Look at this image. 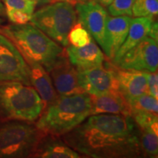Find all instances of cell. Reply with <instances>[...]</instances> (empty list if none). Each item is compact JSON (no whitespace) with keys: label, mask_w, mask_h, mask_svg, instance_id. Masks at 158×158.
Listing matches in <instances>:
<instances>
[{"label":"cell","mask_w":158,"mask_h":158,"mask_svg":"<svg viewBox=\"0 0 158 158\" xmlns=\"http://www.w3.org/2000/svg\"><path fill=\"white\" fill-rule=\"evenodd\" d=\"M130 115L140 130H150L158 134L157 115L139 110H130Z\"/></svg>","instance_id":"cell-21"},{"label":"cell","mask_w":158,"mask_h":158,"mask_svg":"<svg viewBox=\"0 0 158 158\" xmlns=\"http://www.w3.org/2000/svg\"><path fill=\"white\" fill-rule=\"evenodd\" d=\"M57 2H68L71 4V5H75L76 3H78V2H80L81 0H56Z\"/></svg>","instance_id":"cell-32"},{"label":"cell","mask_w":158,"mask_h":158,"mask_svg":"<svg viewBox=\"0 0 158 158\" xmlns=\"http://www.w3.org/2000/svg\"><path fill=\"white\" fill-rule=\"evenodd\" d=\"M91 115L109 114L130 115L127 100L119 91H113L101 95H91Z\"/></svg>","instance_id":"cell-16"},{"label":"cell","mask_w":158,"mask_h":158,"mask_svg":"<svg viewBox=\"0 0 158 158\" xmlns=\"http://www.w3.org/2000/svg\"><path fill=\"white\" fill-rule=\"evenodd\" d=\"M79 22L87 30L100 47L106 50V24L108 16L105 7L97 1H80L76 5Z\"/></svg>","instance_id":"cell-9"},{"label":"cell","mask_w":158,"mask_h":158,"mask_svg":"<svg viewBox=\"0 0 158 158\" xmlns=\"http://www.w3.org/2000/svg\"><path fill=\"white\" fill-rule=\"evenodd\" d=\"M155 19L152 17H135L132 19L127 35L123 44L116 52L111 62L115 63L146 37H148L152 23Z\"/></svg>","instance_id":"cell-18"},{"label":"cell","mask_w":158,"mask_h":158,"mask_svg":"<svg viewBox=\"0 0 158 158\" xmlns=\"http://www.w3.org/2000/svg\"><path fill=\"white\" fill-rule=\"evenodd\" d=\"M45 108L33 86L19 81L0 83V121L35 122Z\"/></svg>","instance_id":"cell-4"},{"label":"cell","mask_w":158,"mask_h":158,"mask_svg":"<svg viewBox=\"0 0 158 158\" xmlns=\"http://www.w3.org/2000/svg\"><path fill=\"white\" fill-rule=\"evenodd\" d=\"M32 157L78 158L81 156L69 147L61 137L44 133L37 143Z\"/></svg>","instance_id":"cell-15"},{"label":"cell","mask_w":158,"mask_h":158,"mask_svg":"<svg viewBox=\"0 0 158 158\" xmlns=\"http://www.w3.org/2000/svg\"><path fill=\"white\" fill-rule=\"evenodd\" d=\"M139 129V128H138ZM140 145L143 157H157L158 138L157 133L150 130H140Z\"/></svg>","instance_id":"cell-20"},{"label":"cell","mask_w":158,"mask_h":158,"mask_svg":"<svg viewBox=\"0 0 158 158\" xmlns=\"http://www.w3.org/2000/svg\"><path fill=\"white\" fill-rule=\"evenodd\" d=\"M19 81L31 85L27 62L15 45L0 34V83Z\"/></svg>","instance_id":"cell-7"},{"label":"cell","mask_w":158,"mask_h":158,"mask_svg":"<svg viewBox=\"0 0 158 158\" xmlns=\"http://www.w3.org/2000/svg\"><path fill=\"white\" fill-rule=\"evenodd\" d=\"M128 106L130 110H139L147 112L157 115L158 102L157 99L154 98L149 94H142L138 97L132 98H127Z\"/></svg>","instance_id":"cell-19"},{"label":"cell","mask_w":158,"mask_h":158,"mask_svg":"<svg viewBox=\"0 0 158 158\" xmlns=\"http://www.w3.org/2000/svg\"><path fill=\"white\" fill-rule=\"evenodd\" d=\"M91 95L81 92L58 95L45 106L36 126L43 133L62 137L91 115Z\"/></svg>","instance_id":"cell-2"},{"label":"cell","mask_w":158,"mask_h":158,"mask_svg":"<svg viewBox=\"0 0 158 158\" xmlns=\"http://www.w3.org/2000/svg\"><path fill=\"white\" fill-rule=\"evenodd\" d=\"M135 0H114L108 6V12L110 15H129L132 16V7Z\"/></svg>","instance_id":"cell-24"},{"label":"cell","mask_w":158,"mask_h":158,"mask_svg":"<svg viewBox=\"0 0 158 158\" xmlns=\"http://www.w3.org/2000/svg\"><path fill=\"white\" fill-rule=\"evenodd\" d=\"M149 94L154 98H158V75L156 72H146Z\"/></svg>","instance_id":"cell-27"},{"label":"cell","mask_w":158,"mask_h":158,"mask_svg":"<svg viewBox=\"0 0 158 158\" xmlns=\"http://www.w3.org/2000/svg\"><path fill=\"white\" fill-rule=\"evenodd\" d=\"M31 1H34L37 5H46L57 2L56 0H31Z\"/></svg>","instance_id":"cell-29"},{"label":"cell","mask_w":158,"mask_h":158,"mask_svg":"<svg viewBox=\"0 0 158 158\" xmlns=\"http://www.w3.org/2000/svg\"><path fill=\"white\" fill-rule=\"evenodd\" d=\"M48 73L58 95L84 92L79 86L77 69L70 62L66 53L57 60Z\"/></svg>","instance_id":"cell-11"},{"label":"cell","mask_w":158,"mask_h":158,"mask_svg":"<svg viewBox=\"0 0 158 158\" xmlns=\"http://www.w3.org/2000/svg\"><path fill=\"white\" fill-rule=\"evenodd\" d=\"M158 13L157 0H135L132 7V16L152 17L155 19Z\"/></svg>","instance_id":"cell-22"},{"label":"cell","mask_w":158,"mask_h":158,"mask_svg":"<svg viewBox=\"0 0 158 158\" xmlns=\"http://www.w3.org/2000/svg\"><path fill=\"white\" fill-rule=\"evenodd\" d=\"M157 21H154L152 23L151 28H150L149 35H148V37H151L152 39L155 40V41L158 40V30H157Z\"/></svg>","instance_id":"cell-28"},{"label":"cell","mask_w":158,"mask_h":158,"mask_svg":"<svg viewBox=\"0 0 158 158\" xmlns=\"http://www.w3.org/2000/svg\"><path fill=\"white\" fill-rule=\"evenodd\" d=\"M65 53L71 64L79 70L101 66L105 61L103 53L94 40L82 47L69 44L66 46Z\"/></svg>","instance_id":"cell-14"},{"label":"cell","mask_w":158,"mask_h":158,"mask_svg":"<svg viewBox=\"0 0 158 158\" xmlns=\"http://www.w3.org/2000/svg\"><path fill=\"white\" fill-rule=\"evenodd\" d=\"M77 18L73 5L56 2L34 12L29 22L58 44L66 47L69 45L68 34L77 22Z\"/></svg>","instance_id":"cell-6"},{"label":"cell","mask_w":158,"mask_h":158,"mask_svg":"<svg viewBox=\"0 0 158 158\" xmlns=\"http://www.w3.org/2000/svg\"><path fill=\"white\" fill-rule=\"evenodd\" d=\"M44 133L33 122L9 120L0 123V158L32 157Z\"/></svg>","instance_id":"cell-5"},{"label":"cell","mask_w":158,"mask_h":158,"mask_svg":"<svg viewBox=\"0 0 158 158\" xmlns=\"http://www.w3.org/2000/svg\"><path fill=\"white\" fill-rule=\"evenodd\" d=\"M68 39L69 44L76 47L84 46L93 40L87 30L79 21L75 23L70 29Z\"/></svg>","instance_id":"cell-23"},{"label":"cell","mask_w":158,"mask_h":158,"mask_svg":"<svg viewBox=\"0 0 158 158\" xmlns=\"http://www.w3.org/2000/svg\"><path fill=\"white\" fill-rule=\"evenodd\" d=\"M98 1L99 2V3H100V5H102L104 7H108L110 4L113 2L114 0H98Z\"/></svg>","instance_id":"cell-31"},{"label":"cell","mask_w":158,"mask_h":158,"mask_svg":"<svg viewBox=\"0 0 158 158\" xmlns=\"http://www.w3.org/2000/svg\"><path fill=\"white\" fill-rule=\"evenodd\" d=\"M118 85V91L125 99L149 94L146 71L125 70L111 65Z\"/></svg>","instance_id":"cell-12"},{"label":"cell","mask_w":158,"mask_h":158,"mask_svg":"<svg viewBox=\"0 0 158 158\" xmlns=\"http://www.w3.org/2000/svg\"><path fill=\"white\" fill-rule=\"evenodd\" d=\"M0 34L15 45L26 62L38 63L49 72L65 49L31 23L1 27Z\"/></svg>","instance_id":"cell-3"},{"label":"cell","mask_w":158,"mask_h":158,"mask_svg":"<svg viewBox=\"0 0 158 158\" xmlns=\"http://www.w3.org/2000/svg\"><path fill=\"white\" fill-rule=\"evenodd\" d=\"M6 9L17 10L32 15L34 13L36 3L31 0H2Z\"/></svg>","instance_id":"cell-25"},{"label":"cell","mask_w":158,"mask_h":158,"mask_svg":"<svg viewBox=\"0 0 158 158\" xmlns=\"http://www.w3.org/2000/svg\"><path fill=\"white\" fill-rule=\"evenodd\" d=\"M29 67V79L33 86L42 99L45 106L52 102L58 97L50 75L41 64L33 62H26Z\"/></svg>","instance_id":"cell-17"},{"label":"cell","mask_w":158,"mask_h":158,"mask_svg":"<svg viewBox=\"0 0 158 158\" xmlns=\"http://www.w3.org/2000/svg\"><path fill=\"white\" fill-rule=\"evenodd\" d=\"M129 15H108L106 24V50L105 54L112 60L125 40L131 23Z\"/></svg>","instance_id":"cell-13"},{"label":"cell","mask_w":158,"mask_h":158,"mask_svg":"<svg viewBox=\"0 0 158 158\" xmlns=\"http://www.w3.org/2000/svg\"><path fill=\"white\" fill-rule=\"evenodd\" d=\"M61 138L69 147L86 157H143L139 129L130 115H90Z\"/></svg>","instance_id":"cell-1"},{"label":"cell","mask_w":158,"mask_h":158,"mask_svg":"<svg viewBox=\"0 0 158 158\" xmlns=\"http://www.w3.org/2000/svg\"><path fill=\"white\" fill-rule=\"evenodd\" d=\"M114 64L125 70L156 72L158 67L157 42L146 37Z\"/></svg>","instance_id":"cell-8"},{"label":"cell","mask_w":158,"mask_h":158,"mask_svg":"<svg viewBox=\"0 0 158 158\" xmlns=\"http://www.w3.org/2000/svg\"><path fill=\"white\" fill-rule=\"evenodd\" d=\"M81 1H91V0H81ZM94 1H97V0H94Z\"/></svg>","instance_id":"cell-34"},{"label":"cell","mask_w":158,"mask_h":158,"mask_svg":"<svg viewBox=\"0 0 158 158\" xmlns=\"http://www.w3.org/2000/svg\"><path fill=\"white\" fill-rule=\"evenodd\" d=\"M6 16V10H5V7L4 5V4L2 2V0H0V17H5Z\"/></svg>","instance_id":"cell-30"},{"label":"cell","mask_w":158,"mask_h":158,"mask_svg":"<svg viewBox=\"0 0 158 158\" xmlns=\"http://www.w3.org/2000/svg\"><path fill=\"white\" fill-rule=\"evenodd\" d=\"M4 22H5V20H4L2 18L0 17V26H2V24Z\"/></svg>","instance_id":"cell-33"},{"label":"cell","mask_w":158,"mask_h":158,"mask_svg":"<svg viewBox=\"0 0 158 158\" xmlns=\"http://www.w3.org/2000/svg\"><path fill=\"white\" fill-rule=\"evenodd\" d=\"M78 84L83 92L89 95L98 96L113 91H118L116 76L110 66L77 69Z\"/></svg>","instance_id":"cell-10"},{"label":"cell","mask_w":158,"mask_h":158,"mask_svg":"<svg viewBox=\"0 0 158 158\" xmlns=\"http://www.w3.org/2000/svg\"><path fill=\"white\" fill-rule=\"evenodd\" d=\"M6 15L13 24H25L30 21L31 15L24 12L13 9H6Z\"/></svg>","instance_id":"cell-26"}]
</instances>
